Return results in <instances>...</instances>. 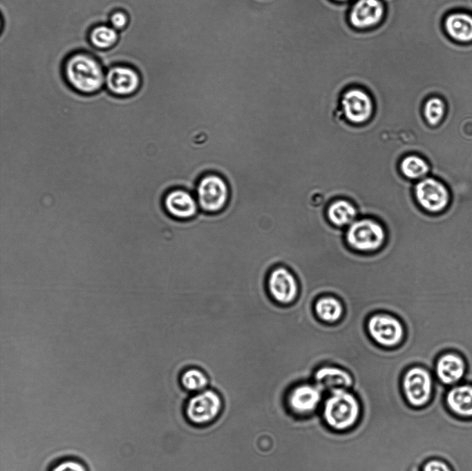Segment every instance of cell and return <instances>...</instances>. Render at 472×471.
<instances>
[{
	"instance_id": "cell-1",
	"label": "cell",
	"mask_w": 472,
	"mask_h": 471,
	"mask_svg": "<svg viewBox=\"0 0 472 471\" xmlns=\"http://www.w3.org/2000/svg\"><path fill=\"white\" fill-rule=\"evenodd\" d=\"M64 73L70 88L81 95L98 93L105 84L106 73L102 66L88 53L70 55L65 61Z\"/></svg>"
},
{
	"instance_id": "cell-2",
	"label": "cell",
	"mask_w": 472,
	"mask_h": 471,
	"mask_svg": "<svg viewBox=\"0 0 472 471\" xmlns=\"http://www.w3.org/2000/svg\"><path fill=\"white\" fill-rule=\"evenodd\" d=\"M360 414L357 399L346 390H337L325 401L323 417L329 426L337 430L351 427Z\"/></svg>"
},
{
	"instance_id": "cell-3",
	"label": "cell",
	"mask_w": 472,
	"mask_h": 471,
	"mask_svg": "<svg viewBox=\"0 0 472 471\" xmlns=\"http://www.w3.org/2000/svg\"><path fill=\"white\" fill-rule=\"evenodd\" d=\"M196 192L200 209L208 213H218L223 211L230 198L227 181L214 173H207L199 180Z\"/></svg>"
},
{
	"instance_id": "cell-4",
	"label": "cell",
	"mask_w": 472,
	"mask_h": 471,
	"mask_svg": "<svg viewBox=\"0 0 472 471\" xmlns=\"http://www.w3.org/2000/svg\"><path fill=\"white\" fill-rule=\"evenodd\" d=\"M383 227L370 219L353 222L349 227L346 238L352 249L359 251H373L379 249L385 240Z\"/></svg>"
},
{
	"instance_id": "cell-5",
	"label": "cell",
	"mask_w": 472,
	"mask_h": 471,
	"mask_svg": "<svg viewBox=\"0 0 472 471\" xmlns=\"http://www.w3.org/2000/svg\"><path fill=\"white\" fill-rule=\"evenodd\" d=\"M386 6L383 0H354L347 15L349 25L357 30H369L385 19Z\"/></svg>"
},
{
	"instance_id": "cell-6",
	"label": "cell",
	"mask_w": 472,
	"mask_h": 471,
	"mask_svg": "<svg viewBox=\"0 0 472 471\" xmlns=\"http://www.w3.org/2000/svg\"><path fill=\"white\" fill-rule=\"evenodd\" d=\"M222 406V400L218 394L211 390H204L188 401L185 414L189 421L193 424L205 425L218 417Z\"/></svg>"
},
{
	"instance_id": "cell-7",
	"label": "cell",
	"mask_w": 472,
	"mask_h": 471,
	"mask_svg": "<svg viewBox=\"0 0 472 471\" xmlns=\"http://www.w3.org/2000/svg\"><path fill=\"white\" fill-rule=\"evenodd\" d=\"M404 395L413 406L422 407L430 401L433 392V378L425 367L415 366L409 369L402 381Z\"/></svg>"
},
{
	"instance_id": "cell-8",
	"label": "cell",
	"mask_w": 472,
	"mask_h": 471,
	"mask_svg": "<svg viewBox=\"0 0 472 471\" xmlns=\"http://www.w3.org/2000/svg\"><path fill=\"white\" fill-rule=\"evenodd\" d=\"M367 329L377 344L386 347L399 345L404 335L401 322L395 317L384 314L370 316L367 322Z\"/></svg>"
},
{
	"instance_id": "cell-9",
	"label": "cell",
	"mask_w": 472,
	"mask_h": 471,
	"mask_svg": "<svg viewBox=\"0 0 472 471\" xmlns=\"http://www.w3.org/2000/svg\"><path fill=\"white\" fill-rule=\"evenodd\" d=\"M107 91L115 97H128L137 93L142 86L138 72L131 66L116 65L106 73Z\"/></svg>"
},
{
	"instance_id": "cell-10",
	"label": "cell",
	"mask_w": 472,
	"mask_h": 471,
	"mask_svg": "<svg viewBox=\"0 0 472 471\" xmlns=\"http://www.w3.org/2000/svg\"><path fill=\"white\" fill-rule=\"evenodd\" d=\"M341 103L343 113L350 122H366L372 114V99L362 88L351 87L347 89L342 95Z\"/></svg>"
},
{
	"instance_id": "cell-11",
	"label": "cell",
	"mask_w": 472,
	"mask_h": 471,
	"mask_svg": "<svg viewBox=\"0 0 472 471\" xmlns=\"http://www.w3.org/2000/svg\"><path fill=\"white\" fill-rule=\"evenodd\" d=\"M415 192L421 206L432 213L443 211L450 200L447 188L442 182L431 177L419 181L415 186Z\"/></svg>"
},
{
	"instance_id": "cell-12",
	"label": "cell",
	"mask_w": 472,
	"mask_h": 471,
	"mask_svg": "<svg viewBox=\"0 0 472 471\" xmlns=\"http://www.w3.org/2000/svg\"><path fill=\"white\" fill-rule=\"evenodd\" d=\"M267 285L271 297L279 304L290 305L298 296L297 281L285 267H279L273 269L267 278Z\"/></svg>"
},
{
	"instance_id": "cell-13",
	"label": "cell",
	"mask_w": 472,
	"mask_h": 471,
	"mask_svg": "<svg viewBox=\"0 0 472 471\" xmlns=\"http://www.w3.org/2000/svg\"><path fill=\"white\" fill-rule=\"evenodd\" d=\"M434 371L443 384L453 385L459 383L467 374L468 365L460 353L448 350L440 354L435 363Z\"/></svg>"
},
{
	"instance_id": "cell-14",
	"label": "cell",
	"mask_w": 472,
	"mask_h": 471,
	"mask_svg": "<svg viewBox=\"0 0 472 471\" xmlns=\"http://www.w3.org/2000/svg\"><path fill=\"white\" fill-rule=\"evenodd\" d=\"M163 205L171 217L179 220H191L199 213V205L192 193L181 188L168 191L164 197Z\"/></svg>"
},
{
	"instance_id": "cell-15",
	"label": "cell",
	"mask_w": 472,
	"mask_h": 471,
	"mask_svg": "<svg viewBox=\"0 0 472 471\" xmlns=\"http://www.w3.org/2000/svg\"><path fill=\"white\" fill-rule=\"evenodd\" d=\"M321 398L320 389L317 386L301 385L290 391L287 404L294 413L307 414L317 408Z\"/></svg>"
},
{
	"instance_id": "cell-16",
	"label": "cell",
	"mask_w": 472,
	"mask_h": 471,
	"mask_svg": "<svg viewBox=\"0 0 472 471\" xmlns=\"http://www.w3.org/2000/svg\"><path fill=\"white\" fill-rule=\"evenodd\" d=\"M314 379L320 390L331 392L346 390L352 384V378L348 372L331 366H324L317 370Z\"/></svg>"
},
{
	"instance_id": "cell-17",
	"label": "cell",
	"mask_w": 472,
	"mask_h": 471,
	"mask_svg": "<svg viewBox=\"0 0 472 471\" xmlns=\"http://www.w3.org/2000/svg\"><path fill=\"white\" fill-rule=\"evenodd\" d=\"M446 403L449 410L460 417H472V385H455L449 390Z\"/></svg>"
},
{
	"instance_id": "cell-18",
	"label": "cell",
	"mask_w": 472,
	"mask_h": 471,
	"mask_svg": "<svg viewBox=\"0 0 472 471\" xmlns=\"http://www.w3.org/2000/svg\"><path fill=\"white\" fill-rule=\"evenodd\" d=\"M444 27L453 39L462 42L472 41V16L465 13L450 15L445 19Z\"/></svg>"
},
{
	"instance_id": "cell-19",
	"label": "cell",
	"mask_w": 472,
	"mask_h": 471,
	"mask_svg": "<svg viewBox=\"0 0 472 471\" xmlns=\"http://www.w3.org/2000/svg\"><path fill=\"white\" fill-rule=\"evenodd\" d=\"M317 316L322 321L336 323L343 316V307L340 300L332 296H325L317 300L314 304Z\"/></svg>"
},
{
	"instance_id": "cell-20",
	"label": "cell",
	"mask_w": 472,
	"mask_h": 471,
	"mask_svg": "<svg viewBox=\"0 0 472 471\" xmlns=\"http://www.w3.org/2000/svg\"><path fill=\"white\" fill-rule=\"evenodd\" d=\"M327 214L333 224L343 227L353 222L357 211L352 204L346 200H339L329 206Z\"/></svg>"
},
{
	"instance_id": "cell-21",
	"label": "cell",
	"mask_w": 472,
	"mask_h": 471,
	"mask_svg": "<svg viewBox=\"0 0 472 471\" xmlns=\"http://www.w3.org/2000/svg\"><path fill=\"white\" fill-rule=\"evenodd\" d=\"M89 41L97 49L106 50L113 47L119 39V34L112 26L99 25L92 28Z\"/></svg>"
},
{
	"instance_id": "cell-22",
	"label": "cell",
	"mask_w": 472,
	"mask_h": 471,
	"mask_svg": "<svg viewBox=\"0 0 472 471\" xmlns=\"http://www.w3.org/2000/svg\"><path fill=\"white\" fill-rule=\"evenodd\" d=\"M400 169L406 177L419 179L424 177L429 167L426 162L419 156L411 155L405 157L400 163Z\"/></svg>"
},
{
	"instance_id": "cell-23",
	"label": "cell",
	"mask_w": 472,
	"mask_h": 471,
	"mask_svg": "<svg viewBox=\"0 0 472 471\" xmlns=\"http://www.w3.org/2000/svg\"><path fill=\"white\" fill-rule=\"evenodd\" d=\"M180 381L185 389L196 392L205 390L208 384V378L205 374L196 368H190L185 371L182 374Z\"/></svg>"
},
{
	"instance_id": "cell-24",
	"label": "cell",
	"mask_w": 472,
	"mask_h": 471,
	"mask_svg": "<svg viewBox=\"0 0 472 471\" xmlns=\"http://www.w3.org/2000/svg\"><path fill=\"white\" fill-rule=\"evenodd\" d=\"M445 113V104L439 97L428 99L424 107V114L428 123L431 126L437 125L443 119Z\"/></svg>"
},
{
	"instance_id": "cell-25",
	"label": "cell",
	"mask_w": 472,
	"mask_h": 471,
	"mask_svg": "<svg viewBox=\"0 0 472 471\" xmlns=\"http://www.w3.org/2000/svg\"><path fill=\"white\" fill-rule=\"evenodd\" d=\"M50 471H88V469L80 460L66 458L55 463Z\"/></svg>"
},
{
	"instance_id": "cell-26",
	"label": "cell",
	"mask_w": 472,
	"mask_h": 471,
	"mask_svg": "<svg viewBox=\"0 0 472 471\" xmlns=\"http://www.w3.org/2000/svg\"><path fill=\"white\" fill-rule=\"evenodd\" d=\"M128 15L123 11H115L110 16L111 26L116 30H124L128 25Z\"/></svg>"
},
{
	"instance_id": "cell-27",
	"label": "cell",
	"mask_w": 472,
	"mask_h": 471,
	"mask_svg": "<svg viewBox=\"0 0 472 471\" xmlns=\"http://www.w3.org/2000/svg\"><path fill=\"white\" fill-rule=\"evenodd\" d=\"M422 471H452L450 467L444 461L439 459H432L427 461Z\"/></svg>"
},
{
	"instance_id": "cell-28",
	"label": "cell",
	"mask_w": 472,
	"mask_h": 471,
	"mask_svg": "<svg viewBox=\"0 0 472 471\" xmlns=\"http://www.w3.org/2000/svg\"><path fill=\"white\" fill-rule=\"evenodd\" d=\"M332 1L335 2V3H348L349 1H351L352 0H332Z\"/></svg>"
}]
</instances>
